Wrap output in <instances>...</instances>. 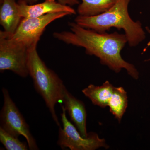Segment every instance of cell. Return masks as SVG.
Wrapping results in <instances>:
<instances>
[{
	"instance_id": "1",
	"label": "cell",
	"mask_w": 150,
	"mask_h": 150,
	"mask_svg": "<svg viewBox=\"0 0 150 150\" xmlns=\"http://www.w3.org/2000/svg\"><path fill=\"white\" fill-rule=\"evenodd\" d=\"M68 25L70 30L54 32V38L68 45L84 48L86 54L96 56L101 64L115 73L124 69L134 79H139V74L135 66L121 56V51L128 43L125 34L98 32L81 27L75 22H69Z\"/></svg>"
},
{
	"instance_id": "2",
	"label": "cell",
	"mask_w": 150,
	"mask_h": 150,
	"mask_svg": "<svg viewBox=\"0 0 150 150\" xmlns=\"http://www.w3.org/2000/svg\"><path fill=\"white\" fill-rule=\"evenodd\" d=\"M131 0H118L111 8L103 13L86 16H78L75 23L84 28L96 32L105 33L115 28L123 29L131 47H135L146 38V33L140 21L131 18L128 11Z\"/></svg>"
},
{
	"instance_id": "3",
	"label": "cell",
	"mask_w": 150,
	"mask_h": 150,
	"mask_svg": "<svg viewBox=\"0 0 150 150\" xmlns=\"http://www.w3.org/2000/svg\"><path fill=\"white\" fill-rule=\"evenodd\" d=\"M37 46H31L28 52V74L33 81L34 88L44 100L51 117L56 125L61 124L56 114L55 106L62 101L66 88L63 81L53 70L47 67L38 53Z\"/></svg>"
},
{
	"instance_id": "4",
	"label": "cell",
	"mask_w": 150,
	"mask_h": 150,
	"mask_svg": "<svg viewBox=\"0 0 150 150\" xmlns=\"http://www.w3.org/2000/svg\"><path fill=\"white\" fill-rule=\"evenodd\" d=\"M61 114L62 127H59V136L57 144L62 149L71 150H95L100 148L107 149L109 146L104 139L100 138L96 133H88L86 138L81 135L74 125L67 118L64 106L62 105Z\"/></svg>"
},
{
	"instance_id": "5",
	"label": "cell",
	"mask_w": 150,
	"mask_h": 150,
	"mask_svg": "<svg viewBox=\"0 0 150 150\" xmlns=\"http://www.w3.org/2000/svg\"><path fill=\"white\" fill-rule=\"evenodd\" d=\"M2 91L4 104L0 112V127L17 138L23 136L26 140L29 150L39 149L29 126L11 98L8 90L3 88Z\"/></svg>"
},
{
	"instance_id": "6",
	"label": "cell",
	"mask_w": 150,
	"mask_h": 150,
	"mask_svg": "<svg viewBox=\"0 0 150 150\" xmlns=\"http://www.w3.org/2000/svg\"><path fill=\"white\" fill-rule=\"evenodd\" d=\"M28 47L13 40L0 31V71H10L22 78L29 75L27 67Z\"/></svg>"
},
{
	"instance_id": "7",
	"label": "cell",
	"mask_w": 150,
	"mask_h": 150,
	"mask_svg": "<svg viewBox=\"0 0 150 150\" xmlns=\"http://www.w3.org/2000/svg\"><path fill=\"white\" fill-rule=\"evenodd\" d=\"M70 15L67 13L47 14L37 17L25 18L21 21L16 31L11 36L13 40L23 43L30 48L37 46L46 27L56 20Z\"/></svg>"
},
{
	"instance_id": "8",
	"label": "cell",
	"mask_w": 150,
	"mask_h": 150,
	"mask_svg": "<svg viewBox=\"0 0 150 150\" xmlns=\"http://www.w3.org/2000/svg\"><path fill=\"white\" fill-rule=\"evenodd\" d=\"M19 14L22 18L37 17L47 14L65 12L70 15L76 12L71 6L63 4L56 0H44L43 2L28 4L23 1H18Z\"/></svg>"
},
{
	"instance_id": "9",
	"label": "cell",
	"mask_w": 150,
	"mask_h": 150,
	"mask_svg": "<svg viewBox=\"0 0 150 150\" xmlns=\"http://www.w3.org/2000/svg\"><path fill=\"white\" fill-rule=\"evenodd\" d=\"M62 102L71 121L84 138L88 135L86 128L87 112L85 105L82 101L75 97L67 88L64 91Z\"/></svg>"
},
{
	"instance_id": "10",
	"label": "cell",
	"mask_w": 150,
	"mask_h": 150,
	"mask_svg": "<svg viewBox=\"0 0 150 150\" xmlns=\"http://www.w3.org/2000/svg\"><path fill=\"white\" fill-rule=\"evenodd\" d=\"M0 24L4 32L11 36L22 18L19 14L18 4L16 0H0Z\"/></svg>"
},
{
	"instance_id": "11",
	"label": "cell",
	"mask_w": 150,
	"mask_h": 150,
	"mask_svg": "<svg viewBox=\"0 0 150 150\" xmlns=\"http://www.w3.org/2000/svg\"><path fill=\"white\" fill-rule=\"evenodd\" d=\"M115 87L109 81H106L100 86L90 84L82 92L94 105L104 108L108 107Z\"/></svg>"
},
{
	"instance_id": "12",
	"label": "cell",
	"mask_w": 150,
	"mask_h": 150,
	"mask_svg": "<svg viewBox=\"0 0 150 150\" xmlns=\"http://www.w3.org/2000/svg\"><path fill=\"white\" fill-rule=\"evenodd\" d=\"M118 0H81L77 12L79 15L91 16L98 15L107 11Z\"/></svg>"
},
{
	"instance_id": "13",
	"label": "cell",
	"mask_w": 150,
	"mask_h": 150,
	"mask_svg": "<svg viewBox=\"0 0 150 150\" xmlns=\"http://www.w3.org/2000/svg\"><path fill=\"white\" fill-rule=\"evenodd\" d=\"M128 105V96L126 91L122 87H115L108 107L119 123L121 122Z\"/></svg>"
},
{
	"instance_id": "14",
	"label": "cell",
	"mask_w": 150,
	"mask_h": 150,
	"mask_svg": "<svg viewBox=\"0 0 150 150\" xmlns=\"http://www.w3.org/2000/svg\"><path fill=\"white\" fill-rule=\"evenodd\" d=\"M0 127V142L7 150L29 149L27 142H21Z\"/></svg>"
},
{
	"instance_id": "15",
	"label": "cell",
	"mask_w": 150,
	"mask_h": 150,
	"mask_svg": "<svg viewBox=\"0 0 150 150\" xmlns=\"http://www.w3.org/2000/svg\"><path fill=\"white\" fill-rule=\"evenodd\" d=\"M57 1L63 4L71 6L79 4H80L79 0H57Z\"/></svg>"
},
{
	"instance_id": "16",
	"label": "cell",
	"mask_w": 150,
	"mask_h": 150,
	"mask_svg": "<svg viewBox=\"0 0 150 150\" xmlns=\"http://www.w3.org/2000/svg\"><path fill=\"white\" fill-rule=\"evenodd\" d=\"M18 1H23L28 4H36L39 0H18Z\"/></svg>"
},
{
	"instance_id": "17",
	"label": "cell",
	"mask_w": 150,
	"mask_h": 150,
	"mask_svg": "<svg viewBox=\"0 0 150 150\" xmlns=\"http://www.w3.org/2000/svg\"><path fill=\"white\" fill-rule=\"evenodd\" d=\"M146 30L149 33H150V28H149L148 27H146ZM149 61H150V59H148L147 60H146L145 62H149Z\"/></svg>"
}]
</instances>
